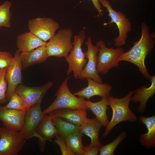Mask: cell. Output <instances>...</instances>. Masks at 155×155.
I'll return each instance as SVG.
<instances>
[{
    "instance_id": "1",
    "label": "cell",
    "mask_w": 155,
    "mask_h": 155,
    "mask_svg": "<svg viewBox=\"0 0 155 155\" xmlns=\"http://www.w3.org/2000/svg\"><path fill=\"white\" fill-rule=\"evenodd\" d=\"M154 43L155 40L150 34L148 26L145 23L142 22L140 38L134 43L130 50L121 54L119 62L125 61L133 63L138 67L145 78L150 80L151 75L148 71L145 61L146 56L154 48Z\"/></svg>"
},
{
    "instance_id": "2",
    "label": "cell",
    "mask_w": 155,
    "mask_h": 155,
    "mask_svg": "<svg viewBox=\"0 0 155 155\" xmlns=\"http://www.w3.org/2000/svg\"><path fill=\"white\" fill-rule=\"evenodd\" d=\"M133 93L129 91L125 96L120 98L114 97L110 95L108 97L109 106L112 108V115L102 136L106 137L113 128L119 123L127 121L134 122L137 117L129 107L131 98Z\"/></svg>"
},
{
    "instance_id": "3",
    "label": "cell",
    "mask_w": 155,
    "mask_h": 155,
    "mask_svg": "<svg viewBox=\"0 0 155 155\" xmlns=\"http://www.w3.org/2000/svg\"><path fill=\"white\" fill-rule=\"evenodd\" d=\"M69 78L70 77H67L60 85L55 95V99L43 111L44 115L53 111L63 108H83L90 110L84 104V98L77 97L70 92L67 84Z\"/></svg>"
},
{
    "instance_id": "4",
    "label": "cell",
    "mask_w": 155,
    "mask_h": 155,
    "mask_svg": "<svg viewBox=\"0 0 155 155\" xmlns=\"http://www.w3.org/2000/svg\"><path fill=\"white\" fill-rule=\"evenodd\" d=\"M85 38V32L83 29L78 34L74 36L73 48L65 57L68 64L67 75H68L73 72L75 79L78 78L86 63L87 59L82 48Z\"/></svg>"
},
{
    "instance_id": "5",
    "label": "cell",
    "mask_w": 155,
    "mask_h": 155,
    "mask_svg": "<svg viewBox=\"0 0 155 155\" xmlns=\"http://www.w3.org/2000/svg\"><path fill=\"white\" fill-rule=\"evenodd\" d=\"M73 32L70 28L62 29L55 34L47 42L46 53L49 57H66L73 48Z\"/></svg>"
},
{
    "instance_id": "6",
    "label": "cell",
    "mask_w": 155,
    "mask_h": 155,
    "mask_svg": "<svg viewBox=\"0 0 155 155\" xmlns=\"http://www.w3.org/2000/svg\"><path fill=\"white\" fill-rule=\"evenodd\" d=\"M96 45L98 46L96 70L98 73L105 75L114 67L119 66V59L124 51L123 49L117 47L115 49L106 47L104 41L100 40Z\"/></svg>"
},
{
    "instance_id": "7",
    "label": "cell",
    "mask_w": 155,
    "mask_h": 155,
    "mask_svg": "<svg viewBox=\"0 0 155 155\" xmlns=\"http://www.w3.org/2000/svg\"><path fill=\"white\" fill-rule=\"evenodd\" d=\"M100 3L105 7L108 12L109 16L111 19L109 22L110 26L115 23L119 30L118 36L115 38L113 41L114 45L117 47H121L126 43L128 33L131 30V24L129 20L122 12L113 9L110 2L107 0H99Z\"/></svg>"
},
{
    "instance_id": "8",
    "label": "cell",
    "mask_w": 155,
    "mask_h": 155,
    "mask_svg": "<svg viewBox=\"0 0 155 155\" xmlns=\"http://www.w3.org/2000/svg\"><path fill=\"white\" fill-rule=\"evenodd\" d=\"M26 140L20 131L7 129L3 127L0 135V155H16L24 146Z\"/></svg>"
},
{
    "instance_id": "9",
    "label": "cell",
    "mask_w": 155,
    "mask_h": 155,
    "mask_svg": "<svg viewBox=\"0 0 155 155\" xmlns=\"http://www.w3.org/2000/svg\"><path fill=\"white\" fill-rule=\"evenodd\" d=\"M28 26L30 32L46 42L55 34L59 25L53 18L43 17L29 20Z\"/></svg>"
},
{
    "instance_id": "10",
    "label": "cell",
    "mask_w": 155,
    "mask_h": 155,
    "mask_svg": "<svg viewBox=\"0 0 155 155\" xmlns=\"http://www.w3.org/2000/svg\"><path fill=\"white\" fill-rule=\"evenodd\" d=\"M53 84V82H49L41 86L29 87L21 83L17 86L15 91L24 99L27 111L33 105L41 103L46 93Z\"/></svg>"
},
{
    "instance_id": "11",
    "label": "cell",
    "mask_w": 155,
    "mask_h": 155,
    "mask_svg": "<svg viewBox=\"0 0 155 155\" xmlns=\"http://www.w3.org/2000/svg\"><path fill=\"white\" fill-rule=\"evenodd\" d=\"M87 50L85 52L86 58L88 61L78 78L81 80L89 78L98 82L102 83V81L96 70L97 53L98 46L94 45L91 37L88 36L86 42Z\"/></svg>"
},
{
    "instance_id": "12",
    "label": "cell",
    "mask_w": 155,
    "mask_h": 155,
    "mask_svg": "<svg viewBox=\"0 0 155 155\" xmlns=\"http://www.w3.org/2000/svg\"><path fill=\"white\" fill-rule=\"evenodd\" d=\"M21 52L18 49L14 54V60L7 68L5 78L7 84L6 98L7 101L15 91L17 86L22 83V67L20 59Z\"/></svg>"
},
{
    "instance_id": "13",
    "label": "cell",
    "mask_w": 155,
    "mask_h": 155,
    "mask_svg": "<svg viewBox=\"0 0 155 155\" xmlns=\"http://www.w3.org/2000/svg\"><path fill=\"white\" fill-rule=\"evenodd\" d=\"M40 104L37 103L33 105L26 111L24 125L20 131L21 136L26 140L33 137L37 127L43 117L44 115Z\"/></svg>"
},
{
    "instance_id": "14",
    "label": "cell",
    "mask_w": 155,
    "mask_h": 155,
    "mask_svg": "<svg viewBox=\"0 0 155 155\" xmlns=\"http://www.w3.org/2000/svg\"><path fill=\"white\" fill-rule=\"evenodd\" d=\"M26 111L8 108L0 105V120L7 129L20 131L24 123Z\"/></svg>"
},
{
    "instance_id": "15",
    "label": "cell",
    "mask_w": 155,
    "mask_h": 155,
    "mask_svg": "<svg viewBox=\"0 0 155 155\" xmlns=\"http://www.w3.org/2000/svg\"><path fill=\"white\" fill-rule=\"evenodd\" d=\"M58 134L57 129L52 118L47 114H45L41 122L37 127L33 135L38 138L40 150H44L46 141L52 142V139Z\"/></svg>"
},
{
    "instance_id": "16",
    "label": "cell",
    "mask_w": 155,
    "mask_h": 155,
    "mask_svg": "<svg viewBox=\"0 0 155 155\" xmlns=\"http://www.w3.org/2000/svg\"><path fill=\"white\" fill-rule=\"evenodd\" d=\"M86 110L83 108H63L53 111L48 114L51 118L58 117L73 124L80 126L90 120L87 117Z\"/></svg>"
},
{
    "instance_id": "17",
    "label": "cell",
    "mask_w": 155,
    "mask_h": 155,
    "mask_svg": "<svg viewBox=\"0 0 155 155\" xmlns=\"http://www.w3.org/2000/svg\"><path fill=\"white\" fill-rule=\"evenodd\" d=\"M88 85L81 90L73 94L78 97L89 99L91 97L98 96L102 97H108L112 90V86L107 83H100L89 78H87Z\"/></svg>"
},
{
    "instance_id": "18",
    "label": "cell",
    "mask_w": 155,
    "mask_h": 155,
    "mask_svg": "<svg viewBox=\"0 0 155 155\" xmlns=\"http://www.w3.org/2000/svg\"><path fill=\"white\" fill-rule=\"evenodd\" d=\"M150 80L151 84L149 87L143 85L135 89L131 98V100L134 103L140 102L137 108V111L140 113L145 112L148 99L152 97L155 93V76H151Z\"/></svg>"
},
{
    "instance_id": "19",
    "label": "cell",
    "mask_w": 155,
    "mask_h": 155,
    "mask_svg": "<svg viewBox=\"0 0 155 155\" xmlns=\"http://www.w3.org/2000/svg\"><path fill=\"white\" fill-rule=\"evenodd\" d=\"M49 57L46 45L40 46L30 52L21 53L20 59L22 69L32 65L44 62Z\"/></svg>"
},
{
    "instance_id": "20",
    "label": "cell",
    "mask_w": 155,
    "mask_h": 155,
    "mask_svg": "<svg viewBox=\"0 0 155 155\" xmlns=\"http://www.w3.org/2000/svg\"><path fill=\"white\" fill-rule=\"evenodd\" d=\"M46 43L30 32L22 34L16 38L18 49L21 53L30 51Z\"/></svg>"
},
{
    "instance_id": "21",
    "label": "cell",
    "mask_w": 155,
    "mask_h": 155,
    "mask_svg": "<svg viewBox=\"0 0 155 155\" xmlns=\"http://www.w3.org/2000/svg\"><path fill=\"white\" fill-rule=\"evenodd\" d=\"M140 122L144 124L147 129V132L140 134V142L141 144L147 149L155 147V116L139 117Z\"/></svg>"
},
{
    "instance_id": "22",
    "label": "cell",
    "mask_w": 155,
    "mask_h": 155,
    "mask_svg": "<svg viewBox=\"0 0 155 155\" xmlns=\"http://www.w3.org/2000/svg\"><path fill=\"white\" fill-rule=\"evenodd\" d=\"M108 97H102L100 101L96 102L84 100V104L91 111L96 119L102 126L105 127L109 122L106 113L107 110L109 108Z\"/></svg>"
},
{
    "instance_id": "23",
    "label": "cell",
    "mask_w": 155,
    "mask_h": 155,
    "mask_svg": "<svg viewBox=\"0 0 155 155\" xmlns=\"http://www.w3.org/2000/svg\"><path fill=\"white\" fill-rule=\"evenodd\" d=\"M102 126L101 123L95 117L90 119L88 122L80 126V130L90 138V145L102 146L99 141V133Z\"/></svg>"
},
{
    "instance_id": "24",
    "label": "cell",
    "mask_w": 155,
    "mask_h": 155,
    "mask_svg": "<svg viewBox=\"0 0 155 155\" xmlns=\"http://www.w3.org/2000/svg\"><path fill=\"white\" fill-rule=\"evenodd\" d=\"M83 135V133L79 130L64 138L68 148L75 155H84L85 147L82 142Z\"/></svg>"
},
{
    "instance_id": "25",
    "label": "cell",
    "mask_w": 155,
    "mask_h": 155,
    "mask_svg": "<svg viewBox=\"0 0 155 155\" xmlns=\"http://www.w3.org/2000/svg\"><path fill=\"white\" fill-rule=\"evenodd\" d=\"M58 134L64 138L70 134L80 130V126L69 123L57 116L52 117Z\"/></svg>"
},
{
    "instance_id": "26",
    "label": "cell",
    "mask_w": 155,
    "mask_h": 155,
    "mask_svg": "<svg viewBox=\"0 0 155 155\" xmlns=\"http://www.w3.org/2000/svg\"><path fill=\"white\" fill-rule=\"evenodd\" d=\"M125 131H122L113 141L100 147V155H113L115 151L119 144L126 136Z\"/></svg>"
},
{
    "instance_id": "27",
    "label": "cell",
    "mask_w": 155,
    "mask_h": 155,
    "mask_svg": "<svg viewBox=\"0 0 155 155\" xmlns=\"http://www.w3.org/2000/svg\"><path fill=\"white\" fill-rule=\"evenodd\" d=\"M11 5V3L7 1L0 5V27L11 28V13L10 9Z\"/></svg>"
},
{
    "instance_id": "28",
    "label": "cell",
    "mask_w": 155,
    "mask_h": 155,
    "mask_svg": "<svg viewBox=\"0 0 155 155\" xmlns=\"http://www.w3.org/2000/svg\"><path fill=\"white\" fill-rule=\"evenodd\" d=\"M9 102L5 106L7 108L27 111L25 103L22 97L15 91L11 96Z\"/></svg>"
},
{
    "instance_id": "29",
    "label": "cell",
    "mask_w": 155,
    "mask_h": 155,
    "mask_svg": "<svg viewBox=\"0 0 155 155\" xmlns=\"http://www.w3.org/2000/svg\"><path fill=\"white\" fill-rule=\"evenodd\" d=\"M7 68H0V105L7 102L6 94L7 88V84L5 76Z\"/></svg>"
},
{
    "instance_id": "30",
    "label": "cell",
    "mask_w": 155,
    "mask_h": 155,
    "mask_svg": "<svg viewBox=\"0 0 155 155\" xmlns=\"http://www.w3.org/2000/svg\"><path fill=\"white\" fill-rule=\"evenodd\" d=\"M13 60L14 57L9 52L0 51V68H7Z\"/></svg>"
},
{
    "instance_id": "31",
    "label": "cell",
    "mask_w": 155,
    "mask_h": 155,
    "mask_svg": "<svg viewBox=\"0 0 155 155\" xmlns=\"http://www.w3.org/2000/svg\"><path fill=\"white\" fill-rule=\"evenodd\" d=\"M55 140V142L59 146L63 155H75V154L67 147L65 142L64 138L57 134Z\"/></svg>"
},
{
    "instance_id": "32",
    "label": "cell",
    "mask_w": 155,
    "mask_h": 155,
    "mask_svg": "<svg viewBox=\"0 0 155 155\" xmlns=\"http://www.w3.org/2000/svg\"><path fill=\"white\" fill-rule=\"evenodd\" d=\"M101 146L89 145L85 147L84 155H97L100 152Z\"/></svg>"
},
{
    "instance_id": "33",
    "label": "cell",
    "mask_w": 155,
    "mask_h": 155,
    "mask_svg": "<svg viewBox=\"0 0 155 155\" xmlns=\"http://www.w3.org/2000/svg\"><path fill=\"white\" fill-rule=\"evenodd\" d=\"M95 8L97 10L99 16L101 17L103 15L101 9V6L99 2V0H91Z\"/></svg>"
},
{
    "instance_id": "34",
    "label": "cell",
    "mask_w": 155,
    "mask_h": 155,
    "mask_svg": "<svg viewBox=\"0 0 155 155\" xmlns=\"http://www.w3.org/2000/svg\"><path fill=\"white\" fill-rule=\"evenodd\" d=\"M3 129V127H0V135Z\"/></svg>"
}]
</instances>
